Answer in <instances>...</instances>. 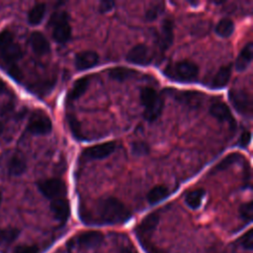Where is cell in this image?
Segmentation results:
<instances>
[{
  "label": "cell",
  "mask_w": 253,
  "mask_h": 253,
  "mask_svg": "<svg viewBox=\"0 0 253 253\" xmlns=\"http://www.w3.org/2000/svg\"><path fill=\"white\" fill-rule=\"evenodd\" d=\"M130 216L129 210L120 200L109 197L96 201L82 218L88 223L120 224L127 221Z\"/></svg>",
  "instance_id": "cell-1"
},
{
  "label": "cell",
  "mask_w": 253,
  "mask_h": 253,
  "mask_svg": "<svg viewBox=\"0 0 253 253\" xmlns=\"http://www.w3.org/2000/svg\"><path fill=\"white\" fill-rule=\"evenodd\" d=\"M140 102L144 108L143 117L148 122H154L161 115L163 100L161 96L151 87H143L140 90Z\"/></svg>",
  "instance_id": "cell-2"
},
{
  "label": "cell",
  "mask_w": 253,
  "mask_h": 253,
  "mask_svg": "<svg viewBox=\"0 0 253 253\" xmlns=\"http://www.w3.org/2000/svg\"><path fill=\"white\" fill-rule=\"evenodd\" d=\"M164 74L175 81L192 82L199 75V67L192 61L182 60L167 65Z\"/></svg>",
  "instance_id": "cell-3"
},
{
  "label": "cell",
  "mask_w": 253,
  "mask_h": 253,
  "mask_svg": "<svg viewBox=\"0 0 253 253\" xmlns=\"http://www.w3.org/2000/svg\"><path fill=\"white\" fill-rule=\"evenodd\" d=\"M51 27V35L54 42L57 43H65L71 37V27L69 24V16L64 11L55 12L51 15L49 22Z\"/></svg>",
  "instance_id": "cell-4"
},
{
  "label": "cell",
  "mask_w": 253,
  "mask_h": 253,
  "mask_svg": "<svg viewBox=\"0 0 253 253\" xmlns=\"http://www.w3.org/2000/svg\"><path fill=\"white\" fill-rule=\"evenodd\" d=\"M23 55L20 44L15 42L14 35L4 30L0 32V56L9 63H14Z\"/></svg>",
  "instance_id": "cell-5"
},
{
  "label": "cell",
  "mask_w": 253,
  "mask_h": 253,
  "mask_svg": "<svg viewBox=\"0 0 253 253\" xmlns=\"http://www.w3.org/2000/svg\"><path fill=\"white\" fill-rule=\"evenodd\" d=\"M228 99L233 108L242 116L250 117L252 114V98L249 93L241 89H231L228 92Z\"/></svg>",
  "instance_id": "cell-6"
},
{
  "label": "cell",
  "mask_w": 253,
  "mask_h": 253,
  "mask_svg": "<svg viewBox=\"0 0 253 253\" xmlns=\"http://www.w3.org/2000/svg\"><path fill=\"white\" fill-rule=\"evenodd\" d=\"M27 129L33 133L38 135L47 134L52 129V124L48 116L42 112V110L35 111L29 119Z\"/></svg>",
  "instance_id": "cell-7"
},
{
  "label": "cell",
  "mask_w": 253,
  "mask_h": 253,
  "mask_svg": "<svg viewBox=\"0 0 253 253\" xmlns=\"http://www.w3.org/2000/svg\"><path fill=\"white\" fill-rule=\"evenodd\" d=\"M39 191L47 199L62 198L66 192V184L64 181L57 178H49L38 182Z\"/></svg>",
  "instance_id": "cell-8"
},
{
  "label": "cell",
  "mask_w": 253,
  "mask_h": 253,
  "mask_svg": "<svg viewBox=\"0 0 253 253\" xmlns=\"http://www.w3.org/2000/svg\"><path fill=\"white\" fill-rule=\"evenodd\" d=\"M116 149V143L114 141H107L105 143L96 144L83 149L81 153V159L84 161L104 159L111 155Z\"/></svg>",
  "instance_id": "cell-9"
},
{
  "label": "cell",
  "mask_w": 253,
  "mask_h": 253,
  "mask_svg": "<svg viewBox=\"0 0 253 253\" xmlns=\"http://www.w3.org/2000/svg\"><path fill=\"white\" fill-rule=\"evenodd\" d=\"M126 58L128 62L138 65H147L152 59L148 46L143 43H138L132 46L126 53Z\"/></svg>",
  "instance_id": "cell-10"
},
{
  "label": "cell",
  "mask_w": 253,
  "mask_h": 253,
  "mask_svg": "<svg viewBox=\"0 0 253 253\" xmlns=\"http://www.w3.org/2000/svg\"><path fill=\"white\" fill-rule=\"evenodd\" d=\"M104 236L100 231H85L75 237V244L84 249L96 248L103 242Z\"/></svg>",
  "instance_id": "cell-11"
},
{
  "label": "cell",
  "mask_w": 253,
  "mask_h": 253,
  "mask_svg": "<svg viewBox=\"0 0 253 253\" xmlns=\"http://www.w3.org/2000/svg\"><path fill=\"white\" fill-rule=\"evenodd\" d=\"M159 222V215L157 212H151L147 214L138 224L135 229V232L139 238V240H143L145 236L151 234Z\"/></svg>",
  "instance_id": "cell-12"
},
{
  "label": "cell",
  "mask_w": 253,
  "mask_h": 253,
  "mask_svg": "<svg viewBox=\"0 0 253 253\" xmlns=\"http://www.w3.org/2000/svg\"><path fill=\"white\" fill-rule=\"evenodd\" d=\"M173 22L170 19H165L162 22L160 33L158 35V45L161 50L168 49L173 43L174 33H173Z\"/></svg>",
  "instance_id": "cell-13"
},
{
  "label": "cell",
  "mask_w": 253,
  "mask_h": 253,
  "mask_svg": "<svg viewBox=\"0 0 253 253\" xmlns=\"http://www.w3.org/2000/svg\"><path fill=\"white\" fill-rule=\"evenodd\" d=\"M99 62V55L93 50H83L75 56V66L77 70H86L96 66Z\"/></svg>",
  "instance_id": "cell-14"
},
{
  "label": "cell",
  "mask_w": 253,
  "mask_h": 253,
  "mask_svg": "<svg viewBox=\"0 0 253 253\" xmlns=\"http://www.w3.org/2000/svg\"><path fill=\"white\" fill-rule=\"evenodd\" d=\"M50 211L55 219L60 222H64L67 220L70 214V207L67 200L63 198L54 199L50 203Z\"/></svg>",
  "instance_id": "cell-15"
},
{
  "label": "cell",
  "mask_w": 253,
  "mask_h": 253,
  "mask_svg": "<svg viewBox=\"0 0 253 253\" xmlns=\"http://www.w3.org/2000/svg\"><path fill=\"white\" fill-rule=\"evenodd\" d=\"M30 44L35 53L38 55H43L49 52L50 46L47 39L43 34L39 31L32 33L30 36Z\"/></svg>",
  "instance_id": "cell-16"
},
{
  "label": "cell",
  "mask_w": 253,
  "mask_h": 253,
  "mask_svg": "<svg viewBox=\"0 0 253 253\" xmlns=\"http://www.w3.org/2000/svg\"><path fill=\"white\" fill-rule=\"evenodd\" d=\"M210 113L213 118L217 119L220 122H225V123H228L229 125H234L235 123L233 116L231 114V111L229 110L228 106L224 103H221V102L213 103L210 107Z\"/></svg>",
  "instance_id": "cell-17"
},
{
  "label": "cell",
  "mask_w": 253,
  "mask_h": 253,
  "mask_svg": "<svg viewBox=\"0 0 253 253\" xmlns=\"http://www.w3.org/2000/svg\"><path fill=\"white\" fill-rule=\"evenodd\" d=\"M252 51H253V44L252 42H248L240 51L238 57L236 58L235 68L237 71L242 72L244 71L252 60Z\"/></svg>",
  "instance_id": "cell-18"
},
{
  "label": "cell",
  "mask_w": 253,
  "mask_h": 253,
  "mask_svg": "<svg viewBox=\"0 0 253 253\" xmlns=\"http://www.w3.org/2000/svg\"><path fill=\"white\" fill-rule=\"evenodd\" d=\"M230 75H231V65L227 64V65L221 66L216 72V74L214 75V77L212 78L211 87L216 89L225 87L229 82Z\"/></svg>",
  "instance_id": "cell-19"
},
{
  "label": "cell",
  "mask_w": 253,
  "mask_h": 253,
  "mask_svg": "<svg viewBox=\"0 0 253 253\" xmlns=\"http://www.w3.org/2000/svg\"><path fill=\"white\" fill-rule=\"evenodd\" d=\"M27 169V163L23 156L14 154L8 163V172L11 176H21Z\"/></svg>",
  "instance_id": "cell-20"
},
{
  "label": "cell",
  "mask_w": 253,
  "mask_h": 253,
  "mask_svg": "<svg viewBox=\"0 0 253 253\" xmlns=\"http://www.w3.org/2000/svg\"><path fill=\"white\" fill-rule=\"evenodd\" d=\"M89 83H90L89 77H81V78L77 79L73 83V85H72V87H71V89L68 93V99L69 100H76V99L80 98L85 93V91L87 90V88L89 86Z\"/></svg>",
  "instance_id": "cell-21"
},
{
  "label": "cell",
  "mask_w": 253,
  "mask_h": 253,
  "mask_svg": "<svg viewBox=\"0 0 253 253\" xmlns=\"http://www.w3.org/2000/svg\"><path fill=\"white\" fill-rule=\"evenodd\" d=\"M136 74H137L136 70L131 68H126V67H114L109 70L110 78L119 82H123L129 78H132Z\"/></svg>",
  "instance_id": "cell-22"
},
{
  "label": "cell",
  "mask_w": 253,
  "mask_h": 253,
  "mask_svg": "<svg viewBox=\"0 0 253 253\" xmlns=\"http://www.w3.org/2000/svg\"><path fill=\"white\" fill-rule=\"evenodd\" d=\"M45 10H46V7L44 3H37L36 5H34L33 8L28 13L29 24L32 26L39 25L44 17Z\"/></svg>",
  "instance_id": "cell-23"
},
{
  "label": "cell",
  "mask_w": 253,
  "mask_h": 253,
  "mask_svg": "<svg viewBox=\"0 0 253 253\" xmlns=\"http://www.w3.org/2000/svg\"><path fill=\"white\" fill-rule=\"evenodd\" d=\"M169 196V189L164 185H156L147 194V201L149 204L154 205Z\"/></svg>",
  "instance_id": "cell-24"
},
{
  "label": "cell",
  "mask_w": 253,
  "mask_h": 253,
  "mask_svg": "<svg viewBox=\"0 0 253 253\" xmlns=\"http://www.w3.org/2000/svg\"><path fill=\"white\" fill-rule=\"evenodd\" d=\"M205 194H206V192L204 189H195V190L189 192L185 198V202H186L187 206L193 210L200 208Z\"/></svg>",
  "instance_id": "cell-25"
},
{
  "label": "cell",
  "mask_w": 253,
  "mask_h": 253,
  "mask_svg": "<svg viewBox=\"0 0 253 253\" xmlns=\"http://www.w3.org/2000/svg\"><path fill=\"white\" fill-rule=\"evenodd\" d=\"M234 24L230 19H221L215 26V33L222 38H228L233 34Z\"/></svg>",
  "instance_id": "cell-26"
},
{
  "label": "cell",
  "mask_w": 253,
  "mask_h": 253,
  "mask_svg": "<svg viewBox=\"0 0 253 253\" xmlns=\"http://www.w3.org/2000/svg\"><path fill=\"white\" fill-rule=\"evenodd\" d=\"M243 158V156L239 153H236V152H233V153H230L228 155H226L214 168V171H222L226 168H228L229 166H231L232 164L240 161L241 159Z\"/></svg>",
  "instance_id": "cell-27"
},
{
  "label": "cell",
  "mask_w": 253,
  "mask_h": 253,
  "mask_svg": "<svg viewBox=\"0 0 253 253\" xmlns=\"http://www.w3.org/2000/svg\"><path fill=\"white\" fill-rule=\"evenodd\" d=\"M67 122H68V126H69V129L72 133V135L78 139L81 140L84 138L83 136V132H82V128L80 126L79 121L76 119V117L74 115H67Z\"/></svg>",
  "instance_id": "cell-28"
},
{
  "label": "cell",
  "mask_w": 253,
  "mask_h": 253,
  "mask_svg": "<svg viewBox=\"0 0 253 253\" xmlns=\"http://www.w3.org/2000/svg\"><path fill=\"white\" fill-rule=\"evenodd\" d=\"M176 97L178 100L182 101L183 103H187L189 105H192V104L197 105L201 102L203 94L197 93V92H182V93H176Z\"/></svg>",
  "instance_id": "cell-29"
},
{
  "label": "cell",
  "mask_w": 253,
  "mask_h": 253,
  "mask_svg": "<svg viewBox=\"0 0 253 253\" xmlns=\"http://www.w3.org/2000/svg\"><path fill=\"white\" fill-rule=\"evenodd\" d=\"M20 234V231L18 228L9 227L5 229L0 230V243L1 242H7L10 243L14 241Z\"/></svg>",
  "instance_id": "cell-30"
},
{
  "label": "cell",
  "mask_w": 253,
  "mask_h": 253,
  "mask_svg": "<svg viewBox=\"0 0 253 253\" xmlns=\"http://www.w3.org/2000/svg\"><path fill=\"white\" fill-rule=\"evenodd\" d=\"M239 213H240V216L244 220L251 221L252 217H253V204H252V202H248V203H245V204L241 205V207L239 209Z\"/></svg>",
  "instance_id": "cell-31"
},
{
  "label": "cell",
  "mask_w": 253,
  "mask_h": 253,
  "mask_svg": "<svg viewBox=\"0 0 253 253\" xmlns=\"http://www.w3.org/2000/svg\"><path fill=\"white\" fill-rule=\"evenodd\" d=\"M239 242L241 246L247 250H251L253 248V231L252 229H249L246 233H244L240 239Z\"/></svg>",
  "instance_id": "cell-32"
},
{
  "label": "cell",
  "mask_w": 253,
  "mask_h": 253,
  "mask_svg": "<svg viewBox=\"0 0 253 253\" xmlns=\"http://www.w3.org/2000/svg\"><path fill=\"white\" fill-rule=\"evenodd\" d=\"M148 151H149L148 146L144 142L136 141V142L132 143V152H133V154L143 155V154L148 153Z\"/></svg>",
  "instance_id": "cell-33"
},
{
  "label": "cell",
  "mask_w": 253,
  "mask_h": 253,
  "mask_svg": "<svg viewBox=\"0 0 253 253\" xmlns=\"http://www.w3.org/2000/svg\"><path fill=\"white\" fill-rule=\"evenodd\" d=\"M14 253H40V249L36 245H20L15 248Z\"/></svg>",
  "instance_id": "cell-34"
},
{
  "label": "cell",
  "mask_w": 253,
  "mask_h": 253,
  "mask_svg": "<svg viewBox=\"0 0 253 253\" xmlns=\"http://www.w3.org/2000/svg\"><path fill=\"white\" fill-rule=\"evenodd\" d=\"M250 140H251V133H250V131H245L240 136L239 145L241 147H246L250 143Z\"/></svg>",
  "instance_id": "cell-35"
},
{
  "label": "cell",
  "mask_w": 253,
  "mask_h": 253,
  "mask_svg": "<svg viewBox=\"0 0 253 253\" xmlns=\"http://www.w3.org/2000/svg\"><path fill=\"white\" fill-rule=\"evenodd\" d=\"M159 7H154V8H150L146 14H145V18L148 20V21H152L154 19H156V17L158 16L159 14Z\"/></svg>",
  "instance_id": "cell-36"
},
{
  "label": "cell",
  "mask_w": 253,
  "mask_h": 253,
  "mask_svg": "<svg viewBox=\"0 0 253 253\" xmlns=\"http://www.w3.org/2000/svg\"><path fill=\"white\" fill-rule=\"evenodd\" d=\"M9 74L16 80H21V78H22V72H21L20 68L16 65H12L11 68H9Z\"/></svg>",
  "instance_id": "cell-37"
},
{
  "label": "cell",
  "mask_w": 253,
  "mask_h": 253,
  "mask_svg": "<svg viewBox=\"0 0 253 253\" xmlns=\"http://www.w3.org/2000/svg\"><path fill=\"white\" fill-rule=\"evenodd\" d=\"M114 3L113 2H110V1H104L101 3L100 5V11L101 12H108L112 9Z\"/></svg>",
  "instance_id": "cell-38"
},
{
  "label": "cell",
  "mask_w": 253,
  "mask_h": 253,
  "mask_svg": "<svg viewBox=\"0 0 253 253\" xmlns=\"http://www.w3.org/2000/svg\"><path fill=\"white\" fill-rule=\"evenodd\" d=\"M120 253H137L136 249L133 248L132 246H124L121 250H120Z\"/></svg>",
  "instance_id": "cell-39"
},
{
  "label": "cell",
  "mask_w": 253,
  "mask_h": 253,
  "mask_svg": "<svg viewBox=\"0 0 253 253\" xmlns=\"http://www.w3.org/2000/svg\"><path fill=\"white\" fill-rule=\"evenodd\" d=\"M5 90V83L2 81V79L0 78V94L3 93Z\"/></svg>",
  "instance_id": "cell-40"
},
{
  "label": "cell",
  "mask_w": 253,
  "mask_h": 253,
  "mask_svg": "<svg viewBox=\"0 0 253 253\" xmlns=\"http://www.w3.org/2000/svg\"><path fill=\"white\" fill-rule=\"evenodd\" d=\"M3 130H4V125H3V124L0 122V135L2 134Z\"/></svg>",
  "instance_id": "cell-41"
},
{
  "label": "cell",
  "mask_w": 253,
  "mask_h": 253,
  "mask_svg": "<svg viewBox=\"0 0 253 253\" xmlns=\"http://www.w3.org/2000/svg\"><path fill=\"white\" fill-rule=\"evenodd\" d=\"M1 201H2V194H1V192H0V204H1Z\"/></svg>",
  "instance_id": "cell-42"
}]
</instances>
